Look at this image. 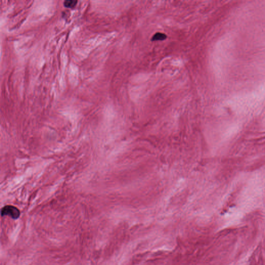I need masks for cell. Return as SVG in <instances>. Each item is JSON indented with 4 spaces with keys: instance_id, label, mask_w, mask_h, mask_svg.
I'll list each match as a JSON object with an SVG mask.
<instances>
[{
    "instance_id": "cell-1",
    "label": "cell",
    "mask_w": 265,
    "mask_h": 265,
    "mask_svg": "<svg viewBox=\"0 0 265 265\" xmlns=\"http://www.w3.org/2000/svg\"><path fill=\"white\" fill-rule=\"evenodd\" d=\"M1 214L2 216H9L14 220H17L20 216V211L15 206L6 205L2 208Z\"/></svg>"
},
{
    "instance_id": "cell-2",
    "label": "cell",
    "mask_w": 265,
    "mask_h": 265,
    "mask_svg": "<svg viewBox=\"0 0 265 265\" xmlns=\"http://www.w3.org/2000/svg\"><path fill=\"white\" fill-rule=\"evenodd\" d=\"M167 38V35L163 33L158 32L155 33L152 37L151 40L152 41H161V40H165Z\"/></svg>"
},
{
    "instance_id": "cell-3",
    "label": "cell",
    "mask_w": 265,
    "mask_h": 265,
    "mask_svg": "<svg viewBox=\"0 0 265 265\" xmlns=\"http://www.w3.org/2000/svg\"><path fill=\"white\" fill-rule=\"evenodd\" d=\"M77 2L78 1L75 0H66L64 2V6L66 8L73 9L76 5Z\"/></svg>"
}]
</instances>
